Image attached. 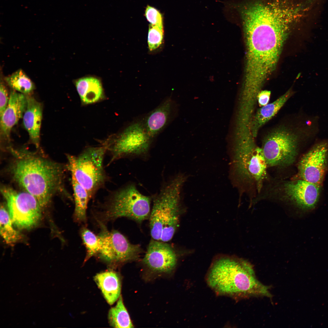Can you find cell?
I'll use <instances>...</instances> for the list:
<instances>
[{"label":"cell","mask_w":328,"mask_h":328,"mask_svg":"<svg viewBox=\"0 0 328 328\" xmlns=\"http://www.w3.org/2000/svg\"><path fill=\"white\" fill-rule=\"evenodd\" d=\"M247 50L245 87L260 90L276 66L282 49L293 29L274 15L247 18L241 21Z\"/></svg>","instance_id":"cell-1"},{"label":"cell","mask_w":328,"mask_h":328,"mask_svg":"<svg viewBox=\"0 0 328 328\" xmlns=\"http://www.w3.org/2000/svg\"><path fill=\"white\" fill-rule=\"evenodd\" d=\"M8 149L13 157L9 168L13 179L36 198L41 207L47 205L57 193L73 200L64 185L67 165L54 162L25 148L9 146Z\"/></svg>","instance_id":"cell-2"},{"label":"cell","mask_w":328,"mask_h":328,"mask_svg":"<svg viewBox=\"0 0 328 328\" xmlns=\"http://www.w3.org/2000/svg\"><path fill=\"white\" fill-rule=\"evenodd\" d=\"M209 286L218 294L237 298L272 295L269 288L256 278L252 265L238 258L223 256L213 263L207 278Z\"/></svg>","instance_id":"cell-3"},{"label":"cell","mask_w":328,"mask_h":328,"mask_svg":"<svg viewBox=\"0 0 328 328\" xmlns=\"http://www.w3.org/2000/svg\"><path fill=\"white\" fill-rule=\"evenodd\" d=\"M187 178L182 173L175 175L164 183L153 197L149 218L153 239L166 242L173 237L179 224L182 189Z\"/></svg>","instance_id":"cell-4"},{"label":"cell","mask_w":328,"mask_h":328,"mask_svg":"<svg viewBox=\"0 0 328 328\" xmlns=\"http://www.w3.org/2000/svg\"><path fill=\"white\" fill-rule=\"evenodd\" d=\"M319 131L315 119L299 132L284 127L277 128L264 138L261 149L267 166H285L294 162L301 138L312 139Z\"/></svg>","instance_id":"cell-5"},{"label":"cell","mask_w":328,"mask_h":328,"mask_svg":"<svg viewBox=\"0 0 328 328\" xmlns=\"http://www.w3.org/2000/svg\"><path fill=\"white\" fill-rule=\"evenodd\" d=\"M150 197L141 193L134 183H129L113 192L102 204L97 219L98 223L126 217L141 223L149 218Z\"/></svg>","instance_id":"cell-6"},{"label":"cell","mask_w":328,"mask_h":328,"mask_svg":"<svg viewBox=\"0 0 328 328\" xmlns=\"http://www.w3.org/2000/svg\"><path fill=\"white\" fill-rule=\"evenodd\" d=\"M106 152L103 145L87 147L77 155H66L71 177L85 189L91 199L109 180L104 164Z\"/></svg>","instance_id":"cell-7"},{"label":"cell","mask_w":328,"mask_h":328,"mask_svg":"<svg viewBox=\"0 0 328 328\" xmlns=\"http://www.w3.org/2000/svg\"><path fill=\"white\" fill-rule=\"evenodd\" d=\"M229 156V176L232 185L240 192L245 183L252 181L259 192L266 176L267 166L261 148L255 142L238 144Z\"/></svg>","instance_id":"cell-8"},{"label":"cell","mask_w":328,"mask_h":328,"mask_svg":"<svg viewBox=\"0 0 328 328\" xmlns=\"http://www.w3.org/2000/svg\"><path fill=\"white\" fill-rule=\"evenodd\" d=\"M153 141L149 135L143 119L130 124L117 137L103 144L110 155L109 165L125 158H145Z\"/></svg>","instance_id":"cell-9"},{"label":"cell","mask_w":328,"mask_h":328,"mask_svg":"<svg viewBox=\"0 0 328 328\" xmlns=\"http://www.w3.org/2000/svg\"><path fill=\"white\" fill-rule=\"evenodd\" d=\"M1 191L14 225L22 230L29 229L36 226L41 218V207L33 196L26 191L19 192L5 186L1 187Z\"/></svg>","instance_id":"cell-10"},{"label":"cell","mask_w":328,"mask_h":328,"mask_svg":"<svg viewBox=\"0 0 328 328\" xmlns=\"http://www.w3.org/2000/svg\"><path fill=\"white\" fill-rule=\"evenodd\" d=\"M101 231L99 234L101 248L97 254L99 257L111 263H122L135 260L142 250L140 245L131 243L118 231L108 230L104 224H100Z\"/></svg>","instance_id":"cell-11"},{"label":"cell","mask_w":328,"mask_h":328,"mask_svg":"<svg viewBox=\"0 0 328 328\" xmlns=\"http://www.w3.org/2000/svg\"><path fill=\"white\" fill-rule=\"evenodd\" d=\"M328 139L315 144L300 160L298 166L300 179L320 185L327 168Z\"/></svg>","instance_id":"cell-12"},{"label":"cell","mask_w":328,"mask_h":328,"mask_svg":"<svg viewBox=\"0 0 328 328\" xmlns=\"http://www.w3.org/2000/svg\"><path fill=\"white\" fill-rule=\"evenodd\" d=\"M283 196L302 209L314 208L319 200L320 185L299 179L285 182L282 186Z\"/></svg>","instance_id":"cell-13"},{"label":"cell","mask_w":328,"mask_h":328,"mask_svg":"<svg viewBox=\"0 0 328 328\" xmlns=\"http://www.w3.org/2000/svg\"><path fill=\"white\" fill-rule=\"evenodd\" d=\"M177 256L172 248L166 242L153 239L150 242L143 259L149 268L158 272H169L176 265Z\"/></svg>","instance_id":"cell-14"},{"label":"cell","mask_w":328,"mask_h":328,"mask_svg":"<svg viewBox=\"0 0 328 328\" xmlns=\"http://www.w3.org/2000/svg\"><path fill=\"white\" fill-rule=\"evenodd\" d=\"M27 105L26 95L11 91L7 106L0 116L1 135L3 138L9 140L12 128L23 118Z\"/></svg>","instance_id":"cell-15"},{"label":"cell","mask_w":328,"mask_h":328,"mask_svg":"<svg viewBox=\"0 0 328 328\" xmlns=\"http://www.w3.org/2000/svg\"><path fill=\"white\" fill-rule=\"evenodd\" d=\"M174 108V103L172 98L168 97L143 118L147 132L152 140L172 119Z\"/></svg>","instance_id":"cell-16"},{"label":"cell","mask_w":328,"mask_h":328,"mask_svg":"<svg viewBox=\"0 0 328 328\" xmlns=\"http://www.w3.org/2000/svg\"><path fill=\"white\" fill-rule=\"evenodd\" d=\"M26 96L27 105L23 117V124L32 142L38 148L42 119V106L34 97L29 94Z\"/></svg>","instance_id":"cell-17"},{"label":"cell","mask_w":328,"mask_h":328,"mask_svg":"<svg viewBox=\"0 0 328 328\" xmlns=\"http://www.w3.org/2000/svg\"><path fill=\"white\" fill-rule=\"evenodd\" d=\"M75 85L83 104H93L104 97L102 83L99 79L87 77L76 80Z\"/></svg>","instance_id":"cell-18"},{"label":"cell","mask_w":328,"mask_h":328,"mask_svg":"<svg viewBox=\"0 0 328 328\" xmlns=\"http://www.w3.org/2000/svg\"><path fill=\"white\" fill-rule=\"evenodd\" d=\"M292 94L289 90L275 101L262 107L252 117L251 130L253 137H256L260 128L278 111Z\"/></svg>","instance_id":"cell-19"},{"label":"cell","mask_w":328,"mask_h":328,"mask_svg":"<svg viewBox=\"0 0 328 328\" xmlns=\"http://www.w3.org/2000/svg\"><path fill=\"white\" fill-rule=\"evenodd\" d=\"M94 279L107 302L113 304L120 296L121 284L118 275L113 271H107L97 274Z\"/></svg>","instance_id":"cell-20"},{"label":"cell","mask_w":328,"mask_h":328,"mask_svg":"<svg viewBox=\"0 0 328 328\" xmlns=\"http://www.w3.org/2000/svg\"><path fill=\"white\" fill-rule=\"evenodd\" d=\"M71 183L75 204L74 219L78 223L85 224L87 219L86 211L87 205L91 198L85 189L72 177H71Z\"/></svg>","instance_id":"cell-21"},{"label":"cell","mask_w":328,"mask_h":328,"mask_svg":"<svg viewBox=\"0 0 328 328\" xmlns=\"http://www.w3.org/2000/svg\"><path fill=\"white\" fill-rule=\"evenodd\" d=\"M108 317L110 324L113 327L120 328L134 327L124 305L121 296L119 298L116 305L110 309Z\"/></svg>","instance_id":"cell-22"},{"label":"cell","mask_w":328,"mask_h":328,"mask_svg":"<svg viewBox=\"0 0 328 328\" xmlns=\"http://www.w3.org/2000/svg\"><path fill=\"white\" fill-rule=\"evenodd\" d=\"M8 211L1 204L0 210V231L1 236L6 243L12 245L22 238V235L15 230Z\"/></svg>","instance_id":"cell-23"},{"label":"cell","mask_w":328,"mask_h":328,"mask_svg":"<svg viewBox=\"0 0 328 328\" xmlns=\"http://www.w3.org/2000/svg\"><path fill=\"white\" fill-rule=\"evenodd\" d=\"M8 84L13 90L26 95L35 89L34 84L22 69H19L5 78Z\"/></svg>","instance_id":"cell-24"},{"label":"cell","mask_w":328,"mask_h":328,"mask_svg":"<svg viewBox=\"0 0 328 328\" xmlns=\"http://www.w3.org/2000/svg\"><path fill=\"white\" fill-rule=\"evenodd\" d=\"M80 234L86 250L85 262L92 257L97 255L101 248V241L98 235H96L85 226L80 229Z\"/></svg>","instance_id":"cell-25"},{"label":"cell","mask_w":328,"mask_h":328,"mask_svg":"<svg viewBox=\"0 0 328 328\" xmlns=\"http://www.w3.org/2000/svg\"><path fill=\"white\" fill-rule=\"evenodd\" d=\"M163 27L150 25L148 34V42L149 50H154L162 44L163 38Z\"/></svg>","instance_id":"cell-26"},{"label":"cell","mask_w":328,"mask_h":328,"mask_svg":"<svg viewBox=\"0 0 328 328\" xmlns=\"http://www.w3.org/2000/svg\"><path fill=\"white\" fill-rule=\"evenodd\" d=\"M145 15L150 25L163 27L162 16L157 9L148 5L145 9Z\"/></svg>","instance_id":"cell-27"},{"label":"cell","mask_w":328,"mask_h":328,"mask_svg":"<svg viewBox=\"0 0 328 328\" xmlns=\"http://www.w3.org/2000/svg\"><path fill=\"white\" fill-rule=\"evenodd\" d=\"M9 99L7 88L3 82L0 85V116L6 109Z\"/></svg>","instance_id":"cell-28"},{"label":"cell","mask_w":328,"mask_h":328,"mask_svg":"<svg viewBox=\"0 0 328 328\" xmlns=\"http://www.w3.org/2000/svg\"><path fill=\"white\" fill-rule=\"evenodd\" d=\"M271 92L267 90L261 91L258 93L257 100L259 106L262 107L268 104L270 99Z\"/></svg>","instance_id":"cell-29"}]
</instances>
